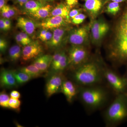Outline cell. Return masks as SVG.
Listing matches in <instances>:
<instances>
[{
    "label": "cell",
    "instance_id": "obj_1",
    "mask_svg": "<svg viewBox=\"0 0 127 127\" xmlns=\"http://www.w3.org/2000/svg\"><path fill=\"white\" fill-rule=\"evenodd\" d=\"M116 96L105 84L80 86L78 97L87 112L91 114L103 110Z\"/></svg>",
    "mask_w": 127,
    "mask_h": 127
},
{
    "label": "cell",
    "instance_id": "obj_2",
    "mask_svg": "<svg viewBox=\"0 0 127 127\" xmlns=\"http://www.w3.org/2000/svg\"><path fill=\"white\" fill-rule=\"evenodd\" d=\"M106 66L102 62L90 57L81 65L70 71V79L81 87L105 84Z\"/></svg>",
    "mask_w": 127,
    "mask_h": 127
},
{
    "label": "cell",
    "instance_id": "obj_3",
    "mask_svg": "<svg viewBox=\"0 0 127 127\" xmlns=\"http://www.w3.org/2000/svg\"><path fill=\"white\" fill-rule=\"evenodd\" d=\"M115 35V41L108 49V56L119 65H127V7L116 26Z\"/></svg>",
    "mask_w": 127,
    "mask_h": 127
},
{
    "label": "cell",
    "instance_id": "obj_4",
    "mask_svg": "<svg viewBox=\"0 0 127 127\" xmlns=\"http://www.w3.org/2000/svg\"><path fill=\"white\" fill-rule=\"evenodd\" d=\"M102 116L106 127H116L127 121V93L115 96L103 110Z\"/></svg>",
    "mask_w": 127,
    "mask_h": 127
},
{
    "label": "cell",
    "instance_id": "obj_5",
    "mask_svg": "<svg viewBox=\"0 0 127 127\" xmlns=\"http://www.w3.org/2000/svg\"><path fill=\"white\" fill-rule=\"evenodd\" d=\"M104 76L106 84L115 95L127 93V79L124 75L106 66Z\"/></svg>",
    "mask_w": 127,
    "mask_h": 127
},
{
    "label": "cell",
    "instance_id": "obj_6",
    "mask_svg": "<svg viewBox=\"0 0 127 127\" xmlns=\"http://www.w3.org/2000/svg\"><path fill=\"white\" fill-rule=\"evenodd\" d=\"M68 66L67 69L72 71L81 65L90 58L86 47L82 45H72L67 52Z\"/></svg>",
    "mask_w": 127,
    "mask_h": 127
},
{
    "label": "cell",
    "instance_id": "obj_7",
    "mask_svg": "<svg viewBox=\"0 0 127 127\" xmlns=\"http://www.w3.org/2000/svg\"><path fill=\"white\" fill-rule=\"evenodd\" d=\"M80 86L71 79L64 78L61 92L65 97L69 103H72L78 96Z\"/></svg>",
    "mask_w": 127,
    "mask_h": 127
},
{
    "label": "cell",
    "instance_id": "obj_8",
    "mask_svg": "<svg viewBox=\"0 0 127 127\" xmlns=\"http://www.w3.org/2000/svg\"><path fill=\"white\" fill-rule=\"evenodd\" d=\"M43 52V48L37 41H32L25 46L22 51V58L24 62H27L40 56Z\"/></svg>",
    "mask_w": 127,
    "mask_h": 127
},
{
    "label": "cell",
    "instance_id": "obj_9",
    "mask_svg": "<svg viewBox=\"0 0 127 127\" xmlns=\"http://www.w3.org/2000/svg\"><path fill=\"white\" fill-rule=\"evenodd\" d=\"M62 73H57L52 76L46 85V92L48 97L61 91L62 85L65 77Z\"/></svg>",
    "mask_w": 127,
    "mask_h": 127
},
{
    "label": "cell",
    "instance_id": "obj_10",
    "mask_svg": "<svg viewBox=\"0 0 127 127\" xmlns=\"http://www.w3.org/2000/svg\"><path fill=\"white\" fill-rule=\"evenodd\" d=\"M88 35L87 27L79 28L73 30L68 37L69 42L74 45H83L86 41Z\"/></svg>",
    "mask_w": 127,
    "mask_h": 127
},
{
    "label": "cell",
    "instance_id": "obj_11",
    "mask_svg": "<svg viewBox=\"0 0 127 127\" xmlns=\"http://www.w3.org/2000/svg\"><path fill=\"white\" fill-rule=\"evenodd\" d=\"M0 84L1 87L5 88H11L18 86L12 70L3 69L0 74Z\"/></svg>",
    "mask_w": 127,
    "mask_h": 127
},
{
    "label": "cell",
    "instance_id": "obj_12",
    "mask_svg": "<svg viewBox=\"0 0 127 127\" xmlns=\"http://www.w3.org/2000/svg\"><path fill=\"white\" fill-rule=\"evenodd\" d=\"M67 24L65 18L59 16H53L46 18L41 23V26L43 29L54 30L62 27Z\"/></svg>",
    "mask_w": 127,
    "mask_h": 127
},
{
    "label": "cell",
    "instance_id": "obj_13",
    "mask_svg": "<svg viewBox=\"0 0 127 127\" xmlns=\"http://www.w3.org/2000/svg\"><path fill=\"white\" fill-rule=\"evenodd\" d=\"M16 26L29 35L33 34L36 29L35 25L32 21L22 17L17 18Z\"/></svg>",
    "mask_w": 127,
    "mask_h": 127
},
{
    "label": "cell",
    "instance_id": "obj_14",
    "mask_svg": "<svg viewBox=\"0 0 127 127\" xmlns=\"http://www.w3.org/2000/svg\"><path fill=\"white\" fill-rule=\"evenodd\" d=\"M52 56L50 55H41L35 58L33 64L42 73L46 71L51 64Z\"/></svg>",
    "mask_w": 127,
    "mask_h": 127
},
{
    "label": "cell",
    "instance_id": "obj_15",
    "mask_svg": "<svg viewBox=\"0 0 127 127\" xmlns=\"http://www.w3.org/2000/svg\"><path fill=\"white\" fill-rule=\"evenodd\" d=\"M65 32V30L62 27L54 29L52 38L47 42L48 45L52 47L59 46L61 43Z\"/></svg>",
    "mask_w": 127,
    "mask_h": 127
},
{
    "label": "cell",
    "instance_id": "obj_16",
    "mask_svg": "<svg viewBox=\"0 0 127 127\" xmlns=\"http://www.w3.org/2000/svg\"><path fill=\"white\" fill-rule=\"evenodd\" d=\"M102 5L101 0H86L84 7L92 15L95 16L100 11Z\"/></svg>",
    "mask_w": 127,
    "mask_h": 127
},
{
    "label": "cell",
    "instance_id": "obj_17",
    "mask_svg": "<svg viewBox=\"0 0 127 127\" xmlns=\"http://www.w3.org/2000/svg\"><path fill=\"white\" fill-rule=\"evenodd\" d=\"M70 12V7L64 4L61 3L52 10L50 15L51 16H59L62 17L68 20L69 18Z\"/></svg>",
    "mask_w": 127,
    "mask_h": 127
},
{
    "label": "cell",
    "instance_id": "obj_18",
    "mask_svg": "<svg viewBox=\"0 0 127 127\" xmlns=\"http://www.w3.org/2000/svg\"><path fill=\"white\" fill-rule=\"evenodd\" d=\"M68 60L67 55L64 51H63L61 56L55 65L52 67V70L57 73H62L67 69Z\"/></svg>",
    "mask_w": 127,
    "mask_h": 127
},
{
    "label": "cell",
    "instance_id": "obj_19",
    "mask_svg": "<svg viewBox=\"0 0 127 127\" xmlns=\"http://www.w3.org/2000/svg\"><path fill=\"white\" fill-rule=\"evenodd\" d=\"M46 4L45 1L40 0H30L24 5L26 11L29 14L34 13Z\"/></svg>",
    "mask_w": 127,
    "mask_h": 127
},
{
    "label": "cell",
    "instance_id": "obj_20",
    "mask_svg": "<svg viewBox=\"0 0 127 127\" xmlns=\"http://www.w3.org/2000/svg\"><path fill=\"white\" fill-rule=\"evenodd\" d=\"M52 10V6L50 4H46L37 11L30 14L32 16L36 19H44L50 15Z\"/></svg>",
    "mask_w": 127,
    "mask_h": 127
},
{
    "label": "cell",
    "instance_id": "obj_21",
    "mask_svg": "<svg viewBox=\"0 0 127 127\" xmlns=\"http://www.w3.org/2000/svg\"><path fill=\"white\" fill-rule=\"evenodd\" d=\"M19 70L26 73L32 78L40 77L42 73L33 64L22 67Z\"/></svg>",
    "mask_w": 127,
    "mask_h": 127
},
{
    "label": "cell",
    "instance_id": "obj_22",
    "mask_svg": "<svg viewBox=\"0 0 127 127\" xmlns=\"http://www.w3.org/2000/svg\"><path fill=\"white\" fill-rule=\"evenodd\" d=\"M12 71L18 85L25 84L32 79V77L26 73L20 70H13Z\"/></svg>",
    "mask_w": 127,
    "mask_h": 127
},
{
    "label": "cell",
    "instance_id": "obj_23",
    "mask_svg": "<svg viewBox=\"0 0 127 127\" xmlns=\"http://www.w3.org/2000/svg\"><path fill=\"white\" fill-rule=\"evenodd\" d=\"M22 51L20 47L18 45H15L10 47L9 50V56L12 61H17L21 57Z\"/></svg>",
    "mask_w": 127,
    "mask_h": 127
},
{
    "label": "cell",
    "instance_id": "obj_24",
    "mask_svg": "<svg viewBox=\"0 0 127 127\" xmlns=\"http://www.w3.org/2000/svg\"><path fill=\"white\" fill-rule=\"evenodd\" d=\"M109 30V26H108L101 30L92 32V37L94 41L95 42H99L106 35Z\"/></svg>",
    "mask_w": 127,
    "mask_h": 127
},
{
    "label": "cell",
    "instance_id": "obj_25",
    "mask_svg": "<svg viewBox=\"0 0 127 127\" xmlns=\"http://www.w3.org/2000/svg\"><path fill=\"white\" fill-rule=\"evenodd\" d=\"M10 97L4 91L0 93V106L4 108H9V102Z\"/></svg>",
    "mask_w": 127,
    "mask_h": 127
},
{
    "label": "cell",
    "instance_id": "obj_26",
    "mask_svg": "<svg viewBox=\"0 0 127 127\" xmlns=\"http://www.w3.org/2000/svg\"><path fill=\"white\" fill-rule=\"evenodd\" d=\"M120 10L119 3L112 1L107 6L106 11L109 14L115 15L118 13Z\"/></svg>",
    "mask_w": 127,
    "mask_h": 127
},
{
    "label": "cell",
    "instance_id": "obj_27",
    "mask_svg": "<svg viewBox=\"0 0 127 127\" xmlns=\"http://www.w3.org/2000/svg\"><path fill=\"white\" fill-rule=\"evenodd\" d=\"M108 25L103 21H95L91 26V33L108 26Z\"/></svg>",
    "mask_w": 127,
    "mask_h": 127
},
{
    "label": "cell",
    "instance_id": "obj_28",
    "mask_svg": "<svg viewBox=\"0 0 127 127\" xmlns=\"http://www.w3.org/2000/svg\"><path fill=\"white\" fill-rule=\"evenodd\" d=\"M21 105V101L19 99L10 98L9 102V108L14 109V110H18L20 109Z\"/></svg>",
    "mask_w": 127,
    "mask_h": 127
},
{
    "label": "cell",
    "instance_id": "obj_29",
    "mask_svg": "<svg viewBox=\"0 0 127 127\" xmlns=\"http://www.w3.org/2000/svg\"><path fill=\"white\" fill-rule=\"evenodd\" d=\"M86 18V16L84 14H79L72 18V22L75 25H79L82 23Z\"/></svg>",
    "mask_w": 127,
    "mask_h": 127
},
{
    "label": "cell",
    "instance_id": "obj_30",
    "mask_svg": "<svg viewBox=\"0 0 127 127\" xmlns=\"http://www.w3.org/2000/svg\"><path fill=\"white\" fill-rule=\"evenodd\" d=\"M7 41L4 39L0 38V51L2 53L5 52L7 49Z\"/></svg>",
    "mask_w": 127,
    "mask_h": 127
},
{
    "label": "cell",
    "instance_id": "obj_31",
    "mask_svg": "<svg viewBox=\"0 0 127 127\" xmlns=\"http://www.w3.org/2000/svg\"><path fill=\"white\" fill-rule=\"evenodd\" d=\"M19 34L23 38L24 40L26 43L27 45H28V44L32 42V41L29 36V35H28L27 33L24 32H20Z\"/></svg>",
    "mask_w": 127,
    "mask_h": 127
},
{
    "label": "cell",
    "instance_id": "obj_32",
    "mask_svg": "<svg viewBox=\"0 0 127 127\" xmlns=\"http://www.w3.org/2000/svg\"><path fill=\"white\" fill-rule=\"evenodd\" d=\"M5 5L2 7V9H0L1 13V16L3 18L9 19L11 17L7 11Z\"/></svg>",
    "mask_w": 127,
    "mask_h": 127
},
{
    "label": "cell",
    "instance_id": "obj_33",
    "mask_svg": "<svg viewBox=\"0 0 127 127\" xmlns=\"http://www.w3.org/2000/svg\"><path fill=\"white\" fill-rule=\"evenodd\" d=\"M53 36V33H52L49 31H48L47 32L45 35L40 40L43 41H50L52 38Z\"/></svg>",
    "mask_w": 127,
    "mask_h": 127
},
{
    "label": "cell",
    "instance_id": "obj_34",
    "mask_svg": "<svg viewBox=\"0 0 127 127\" xmlns=\"http://www.w3.org/2000/svg\"><path fill=\"white\" fill-rule=\"evenodd\" d=\"M16 40L19 44H20L22 45L23 46H24L27 45L26 43L24 40L23 38L19 34H17L15 36Z\"/></svg>",
    "mask_w": 127,
    "mask_h": 127
},
{
    "label": "cell",
    "instance_id": "obj_35",
    "mask_svg": "<svg viewBox=\"0 0 127 127\" xmlns=\"http://www.w3.org/2000/svg\"><path fill=\"white\" fill-rule=\"evenodd\" d=\"M10 95V97L12 98L19 99L21 97V94L20 93L15 90L11 91Z\"/></svg>",
    "mask_w": 127,
    "mask_h": 127
},
{
    "label": "cell",
    "instance_id": "obj_36",
    "mask_svg": "<svg viewBox=\"0 0 127 127\" xmlns=\"http://www.w3.org/2000/svg\"><path fill=\"white\" fill-rule=\"evenodd\" d=\"M80 10L78 9H73L70 11L69 14V18H73L75 17L76 16L80 14Z\"/></svg>",
    "mask_w": 127,
    "mask_h": 127
},
{
    "label": "cell",
    "instance_id": "obj_37",
    "mask_svg": "<svg viewBox=\"0 0 127 127\" xmlns=\"http://www.w3.org/2000/svg\"><path fill=\"white\" fill-rule=\"evenodd\" d=\"M6 7L7 9V11L9 12V15L11 17L15 15L16 14V11L15 9L13 7L9 5H6Z\"/></svg>",
    "mask_w": 127,
    "mask_h": 127
},
{
    "label": "cell",
    "instance_id": "obj_38",
    "mask_svg": "<svg viewBox=\"0 0 127 127\" xmlns=\"http://www.w3.org/2000/svg\"><path fill=\"white\" fill-rule=\"evenodd\" d=\"M0 28L2 31H6L8 30L5 24L4 18H1L0 20Z\"/></svg>",
    "mask_w": 127,
    "mask_h": 127
},
{
    "label": "cell",
    "instance_id": "obj_39",
    "mask_svg": "<svg viewBox=\"0 0 127 127\" xmlns=\"http://www.w3.org/2000/svg\"><path fill=\"white\" fill-rule=\"evenodd\" d=\"M78 2V0H66L67 4L68 7H72L77 4Z\"/></svg>",
    "mask_w": 127,
    "mask_h": 127
},
{
    "label": "cell",
    "instance_id": "obj_40",
    "mask_svg": "<svg viewBox=\"0 0 127 127\" xmlns=\"http://www.w3.org/2000/svg\"><path fill=\"white\" fill-rule=\"evenodd\" d=\"M5 24L7 27L8 30H10L11 27V22L8 18H4Z\"/></svg>",
    "mask_w": 127,
    "mask_h": 127
},
{
    "label": "cell",
    "instance_id": "obj_41",
    "mask_svg": "<svg viewBox=\"0 0 127 127\" xmlns=\"http://www.w3.org/2000/svg\"><path fill=\"white\" fill-rule=\"evenodd\" d=\"M48 30H46V29H43V30L41 31L39 35V39H41L45 36V35L46 33Z\"/></svg>",
    "mask_w": 127,
    "mask_h": 127
},
{
    "label": "cell",
    "instance_id": "obj_42",
    "mask_svg": "<svg viewBox=\"0 0 127 127\" xmlns=\"http://www.w3.org/2000/svg\"><path fill=\"white\" fill-rule=\"evenodd\" d=\"M15 0L20 5L22 6L30 0Z\"/></svg>",
    "mask_w": 127,
    "mask_h": 127
},
{
    "label": "cell",
    "instance_id": "obj_43",
    "mask_svg": "<svg viewBox=\"0 0 127 127\" xmlns=\"http://www.w3.org/2000/svg\"><path fill=\"white\" fill-rule=\"evenodd\" d=\"M6 0H0V9L5 5Z\"/></svg>",
    "mask_w": 127,
    "mask_h": 127
},
{
    "label": "cell",
    "instance_id": "obj_44",
    "mask_svg": "<svg viewBox=\"0 0 127 127\" xmlns=\"http://www.w3.org/2000/svg\"><path fill=\"white\" fill-rule=\"evenodd\" d=\"M127 0H106V1H113V2H118V3H120V2H122L125 1Z\"/></svg>",
    "mask_w": 127,
    "mask_h": 127
},
{
    "label": "cell",
    "instance_id": "obj_45",
    "mask_svg": "<svg viewBox=\"0 0 127 127\" xmlns=\"http://www.w3.org/2000/svg\"><path fill=\"white\" fill-rule=\"evenodd\" d=\"M124 76H125V78L127 79V70H126V71H125V74H124Z\"/></svg>",
    "mask_w": 127,
    "mask_h": 127
},
{
    "label": "cell",
    "instance_id": "obj_46",
    "mask_svg": "<svg viewBox=\"0 0 127 127\" xmlns=\"http://www.w3.org/2000/svg\"><path fill=\"white\" fill-rule=\"evenodd\" d=\"M40 0L42 1H52L53 0Z\"/></svg>",
    "mask_w": 127,
    "mask_h": 127
},
{
    "label": "cell",
    "instance_id": "obj_47",
    "mask_svg": "<svg viewBox=\"0 0 127 127\" xmlns=\"http://www.w3.org/2000/svg\"><path fill=\"white\" fill-rule=\"evenodd\" d=\"M85 1L86 0H85Z\"/></svg>",
    "mask_w": 127,
    "mask_h": 127
}]
</instances>
